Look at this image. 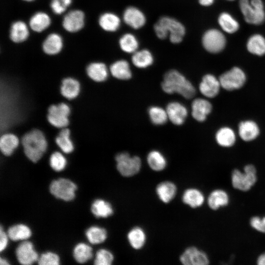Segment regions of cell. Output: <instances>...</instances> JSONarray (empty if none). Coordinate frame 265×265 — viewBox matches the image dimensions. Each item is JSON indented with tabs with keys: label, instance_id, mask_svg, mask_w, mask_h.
<instances>
[{
	"label": "cell",
	"instance_id": "6da1fadb",
	"mask_svg": "<svg viewBox=\"0 0 265 265\" xmlns=\"http://www.w3.org/2000/svg\"><path fill=\"white\" fill-rule=\"evenodd\" d=\"M161 87L167 94L177 93L187 99L192 98L196 94L191 82L176 70H169L165 74Z\"/></svg>",
	"mask_w": 265,
	"mask_h": 265
},
{
	"label": "cell",
	"instance_id": "7a4b0ae2",
	"mask_svg": "<svg viewBox=\"0 0 265 265\" xmlns=\"http://www.w3.org/2000/svg\"><path fill=\"white\" fill-rule=\"evenodd\" d=\"M22 144L25 155L33 162H36L41 158L47 148L45 135L37 129L24 134L22 138Z\"/></svg>",
	"mask_w": 265,
	"mask_h": 265
},
{
	"label": "cell",
	"instance_id": "3957f363",
	"mask_svg": "<svg viewBox=\"0 0 265 265\" xmlns=\"http://www.w3.org/2000/svg\"><path fill=\"white\" fill-rule=\"evenodd\" d=\"M154 31L160 39H165L169 34V39L174 44L182 42L186 29L183 24L177 20L168 16L161 17L155 24Z\"/></svg>",
	"mask_w": 265,
	"mask_h": 265
},
{
	"label": "cell",
	"instance_id": "277c9868",
	"mask_svg": "<svg viewBox=\"0 0 265 265\" xmlns=\"http://www.w3.org/2000/svg\"><path fill=\"white\" fill-rule=\"evenodd\" d=\"M239 5L247 23L260 25L265 21V12L262 0H239Z\"/></svg>",
	"mask_w": 265,
	"mask_h": 265
},
{
	"label": "cell",
	"instance_id": "5b68a950",
	"mask_svg": "<svg viewBox=\"0 0 265 265\" xmlns=\"http://www.w3.org/2000/svg\"><path fill=\"white\" fill-rule=\"evenodd\" d=\"M244 172L235 169L232 173V184L239 190L246 191L255 185L257 181L256 169L252 164H247L244 167Z\"/></svg>",
	"mask_w": 265,
	"mask_h": 265
},
{
	"label": "cell",
	"instance_id": "8992f818",
	"mask_svg": "<svg viewBox=\"0 0 265 265\" xmlns=\"http://www.w3.org/2000/svg\"><path fill=\"white\" fill-rule=\"evenodd\" d=\"M218 78L222 88L228 91L241 88L247 81V76L244 71L237 66L224 72Z\"/></svg>",
	"mask_w": 265,
	"mask_h": 265
},
{
	"label": "cell",
	"instance_id": "52a82bcc",
	"mask_svg": "<svg viewBox=\"0 0 265 265\" xmlns=\"http://www.w3.org/2000/svg\"><path fill=\"white\" fill-rule=\"evenodd\" d=\"M116 168L123 177H130L137 174L141 167V161L137 156L132 157L127 152L118 153L115 156Z\"/></svg>",
	"mask_w": 265,
	"mask_h": 265
},
{
	"label": "cell",
	"instance_id": "ba28073f",
	"mask_svg": "<svg viewBox=\"0 0 265 265\" xmlns=\"http://www.w3.org/2000/svg\"><path fill=\"white\" fill-rule=\"evenodd\" d=\"M49 188L51 194L56 198L69 201L75 197L77 186L69 179L59 178L52 181Z\"/></svg>",
	"mask_w": 265,
	"mask_h": 265
},
{
	"label": "cell",
	"instance_id": "9c48e42d",
	"mask_svg": "<svg viewBox=\"0 0 265 265\" xmlns=\"http://www.w3.org/2000/svg\"><path fill=\"white\" fill-rule=\"evenodd\" d=\"M70 112L69 106L65 103L53 105L48 108L47 119L49 122L56 128H66L69 123L68 117Z\"/></svg>",
	"mask_w": 265,
	"mask_h": 265
},
{
	"label": "cell",
	"instance_id": "30bf717a",
	"mask_svg": "<svg viewBox=\"0 0 265 265\" xmlns=\"http://www.w3.org/2000/svg\"><path fill=\"white\" fill-rule=\"evenodd\" d=\"M202 41L204 48L211 53L221 52L226 45V39L224 34L216 29H211L205 32Z\"/></svg>",
	"mask_w": 265,
	"mask_h": 265
},
{
	"label": "cell",
	"instance_id": "8fae6325",
	"mask_svg": "<svg viewBox=\"0 0 265 265\" xmlns=\"http://www.w3.org/2000/svg\"><path fill=\"white\" fill-rule=\"evenodd\" d=\"M180 261L184 265H207L210 262L206 253L195 246L186 248L181 255Z\"/></svg>",
	"mask_w": 265,
	"mask_h": 265
},
{
	"label": "cell",
	"instance_id": "7c38bea8",
	"mask_svg": "<svg viewBox=\"0 0 265 265\" xmlns=\"http://www.w3.org/2000/svg\"><path fill=\"white\" fill-rule=\"evenodd\" d=\"M219 78L211 74L204 75L199 85L201 93L205 97L212 99L216 97L221 88Z\"/></svg>",
	"mask_w": 265,
	"mask_h": 265
},
{
	"label": "cell",
	"instance_id": "4fadbf2b",
	"mask_svg": "<svg viewBox=\"0 0 265 265\" xmlns=\"http://www.w3.org/2000/svg\"><path fill=\"white\" fill-rule=\"evenodd\" d=\"M15 254L19 263L24 265H31L37 261L39 258L32 243L29 241L20 243L16 249Z\"/></svg>",
	"mask_w": 265,
	"mask_h": 265
},
{
	"label": "cell",
	"instance_id": "5bb4252c",
	"mask_svg": "<svg viewBox=\"0 0 265 265\" xmlns=\"http://www.w3.org/2000/svg\"><path fill=\"white\" fill-rule=\"evenodd\" d=\"M260 132L259 125L253 120H242L238 125V135L245 142H251L255 140L260 135Z\"/></svg>",
	"mask_w": 265,
	"mask_h": 265
},
{
	"label": "cell",
	"instance_id": "9a60e30c",
	"mask_svg": "<svg viewBox=\"0 0 265 265\" xmlns=\"http://www.w3.org/2000/svg\"><path fill=\"white\" fill-rule=\"evenodd\" d=\"M84 14L79 10H72L64 17L62 25L65 30L75 32L80 30L84 26Z\"/></svg>",
	"mask_w": 265,
	"mask_h": 265
},
{
	"label": "cell",
	"instance_id": "2e32d148",
	"mask_svg": "<svg viewBox=\"0 0 265 265\" xmlns=\"http://www.w3.org/2000/svg\"><path fill=\"white\" fill-rule=\"evenodd\" d=\"M191 109V114L193 118L198 122H203L212 112V105L207 99L197 98L192 102Z\"/></svg>",
	"mask_w": 265,
	"mask_h": 265
},
{
	"label": "cell",
	"instance_id": "e0dca14e",
	"mask_svg": "<svg viewBox=\"0 0 265 265\" xmlns=\"http://www.w3.org/2000/svg\"><path fill=\"white\" fill-rule=\"evenodd\" d=\"M166 110L168 119L176 125L183 124L187 116V110L186 106L177 102L169 103Z\"/></svg>",
	"mask_w": 265,
	"mask_h": 265
},
{
	"label": "cell",
	"instance_id": "ac0fdd59",
	"mask_svg": "<svg viewBox=\"0 0 265 265\" xmlns=\"http://www.w3.org/2000/svg\"><path fill=\"white\" fill-rule=\"evenodd\" d=\"M124 22L134 29L142 27L146 23V17L143 13L136 7L127 8L123 13Z\"/></svg>",
	"mask_w": 265,
	"mask_h": 265
},
{
	"label": "cell",
	"instance_id": "d6986e66",
	"mask_svg": "<svg viewBox=\"0 0 265 265\" xmlns=\"http://www.w3.org/2000/svg\"><path fill=\"white\" fill-rule=\"evenodd\" d=\"M216 143L220 147L230 148L233 146L237 140V135L234 130L229 126L219 128L215 134Z\"/></svg>",
	"mask_w": 265,
	"mask_h": 265
},
{
	"label": "cell",
	"instance_id": "ffe728a7",
	"mask_svg": "<svg viewBox=\"0 0 265 265\" xmlns=\"http://www.w3.org/2000/svg\"><path fill=\"white\" fill-rule=\"evenodd\" d=\"M177 191L176 185L170 181H164L159 184L156 188L158 198L164 203L170 202L175 197Z\"/></svg>",
	"mask_w": 265,
	"mask_h": 265
},
{
	"label": "cell",
	"instance_id": "44dd1931",
	"mask_svg": "<svg viewBox=\"0 0 265 265\" xmlns=\"http://www.w3.org/2000/svg\"><path fill=\"white\" fill-rule=\"evenodd\" d=\"M183 202L192 208L201 207L204 203L205 197L203 193L195 188L186 189L182 197Z\"/></svg>",
	"mask_w": 265,
	"mask_h": 265
},
{
	"label": "cell",
	"instance_id": "7402d4cb",
	"mask_svg": "<svg viewBox=\"0 0 265 265\" xmlns=\"http://www.w3.org/2000/svg\"><path fill=\"white\" fill-rule=\"evenodd\" d=\"M128 241L132 247L135 250L143 248L146 241V234L143 228L135 226L127 234Z\"/></svg>",
	"mask_w": 265,
	"mask_h": 265
},
{
	"label": "cell",
	"instance_id": "603a6c76",
	"mask_svg": "<svg viewBox=\"0 0 265 265\" xmlns=\"http://www.w3.org/2000/svg\"><path fill=\"white\" fill-rule=\"evenodd\" d=\"M80 91L79 82L72 78H67L62 81L60 93L66 99L71 100L76 98Z\"/></svg>",
	"mask_w": 265,
	"mask_h": 265
},
{
	"label": "cell",
	"instance_id": "cb8c5ba5",
	"mask_svg": "<svg viewBox=\"0 0 265 265\" xmlns=\"http://www.w3.org/2000/svg\"><path fill=\"white\" fill-rule=\"evenodd\" d=\"M89 77L96 82L106 80L108 77V70L106 65L102 62H93L86 68Z\"/></svg>",
	"mask_w": 265,
	"mask_h": 265
},
{
	"label": "cell",
	"instance_id": "d4e9b609",
	"mask_svg": "<svg viewBox=\"0 0 265 265\" xmlns=\"http://www.w3.org/2000/svg\"><path fill=\"white\" fill-rule=\"evenodd\" d=\"M229 202L227 193L222 189H215L211 192L208 198L209 207L213 210L227 206Z\"/></svg>",
	"mask_w": 265,
	"mask_h": 265
},
{
	"label": "cell",
	"instance_id": "484cf974",
	"mask_svg": "<svg viewBox=\"0 0 265 265\" xmlns=\"http://www.w3.org/2000/svg\"><path fill=\"white\" fill-rule=\"evenodd\" d=\"M42 47L44 52L46 54H56L59 53L62 48V39L59 34L52 33L44 40Z\"/></svg>",
	"mask_w": 265,
	"mask_h": 265
},
{
	"label": "cell",
	"instance_id": "4316f807",
	"mask_svg": "<svg viewBox=\"0 0 265 265\" xmlns=\"http://www.w3.org/2000/svg\"><path fill=\"white\" fill-rule=\"evenodd\" d=\"M110 71L114 78L121 80H129L132 76L129 64L125 60L114 62L110 66Z\"/></svg>",
	"mask_w": 265,
	"mask_h": 265
},
{
	"label": "cell",
	"instance_id": "83f0119b",
	"mask_svg": "<svg viewBox=\"0 0 265 265\" xmlns=\"http://www.w3.org/2000/svg\"><path fill=\"white\" fill-rule=\"evenodd\" d=\"M91 211L97 218H107L113 214V209L111 204L101 199H96L93 202Z\"/></svg>",
	"mask_w": 265,
	"mask_h": 265
},
{
	"label": "cell",
	"instance_id": "f1b7e54d",
	"mask_svg": "<svg viewBox=\"0 0 265 265\" xmlns=\"http://www.w3.org/2000/svg\"><path fill=\"white\" fill-rule=\"evenodd\" d=\"M19 144L18 137L12 133H5L0 139V149L5 156H10L17 148Z\"/></svg>",
	"mask_w": 265,
	"mask_h": 265
},
{
	"label": "cell",
	"instance_id": "f546056e",
	"mask_svg": "<svg viewBox=\"0 0 265 265\" xmlns=\"http://www.w3.org/2000/svg\"><path fill=\"white\" fill-rule=\"evenodd\" d=\"M29 31L26 25L22 21L14 22L10 30V38L15 43L25 41L28 37Z\"/></svg>",
	"mask_w": 265,
	"mask_h": 265
},
{
	"label": "cell",
	"instance_id": "4dcf8cb0",
	"mask_svg": "<svg viewBox=\"0 0 265 265\" xmlns=\"http://www.w3.org/2000/svg\"><path fill=\"white\" fill-rule=\"evenodd\" d=\"M247 49L252 54L262 56L265 54V38L261 34H255L248 39Z\"/></svg>",
	"mask_w": 265,
	"mask_h": 265
},
{
	"label": "cell",
	"instance_id": "1f68e13d",
	"mask_svg": "<svg viewBox=\"0 0 265 265\" xmlns=\"http://www.w3.org/2000/svg\"><path fill=\"white\" fill-rule=\"evenodd\" d=\"M120 19L112 13H105L99 19L100 26L105 30L113 32L117 30L120 26Z\"/></svg>",
	"mask_w": 265,
	"mask_h": 265
},
{
	"label": "cell",
	"instance_id": "d6a6232c",
	"mask_svg": "<svg viewBox=\"0 0 265 265\" xmlns=\"http://www.w3.org/2000/svg\"><path fill=\"white\" fill-rule=\"evenodd\" d=\"M154 58L151 53L147 50L134 52L132 57L133 64L139 68H145L151 65Z\"/></svg>",
	"mask_w": 265,
	"mask_h": 265
},
{
	"label": "cell",
	"instance_id": "836d02e7",
	"mask_svg": "<svg viewBox=\"0 0 265 265\" xmlns=\"http://www.w3.org/2000/svg\"><path fill=\"white\" fill-rule=\"evenodd\" d=\"M51 24L49 15L44 12L35 13L30 19L29 26L34 31L40 32L46 29Z\"/></svg>",
	"mask_w": 265,
	"mask_h": 265
},
{
	"label": "cell",
	"instance_id": "e575fe53",
	"mask_svg": "<svg viewBox=\"0 0 265 265\" xmlns=\"http://www.w3.org/2000/svg\"><path fill=\"white\" fill-rule=\"evenodd\" d=\"M147 161L149 167L155 171H161L164 170L167 165L165 158L157 150H153L149 153Z\"/></svg>",
	"mask_w": 265,
	"mask_h": 265
},
{
	"label": "cell",
	"instance_id": "d590c367",
	"mask_svg": "<svg viewBox=\"0 0 265 265\" xmlns=\"http://www.w3.org/2000/svg\"><path fill=\"white\" fill-rule=\"evenodd\" d=\"M55 142L61 150L66 153H71L74 148L70 138V131L68 128H62L55 138Z\"/></svg>",
	"mask_w": 265,
	"mask_h": 265
},
{
	"label": "cell",
	"instance_id": "8d00e7d4",
	"mask_svg": "<svg viewBox=\"0 0 265 265\" xmlns=\"http://www.w3.org/2000/svg\"><path fill=\"white\" fill-rule=\"evenodd\" d=\"M7 234L10 239L17 241L28 238L31 236V232L26 225L19 224L9 227Z\"/></svg>",
	"mask_w": 265,
	"mask_h": 265
},
{
	"label": "cell",
	"instance_id": "74e56055",
	"mask_svg": "<svg viewBox=\"0 0 265 265\" xmlns=\"http://www.w3.org/2000/svg\"><path fill=\"white\" fill-rule=\"evenodd\" d=\"M218 22L221 28L226 32L233 33L239 28L238 21L229 13L223 12L218 18Z\"/></svg>",
	"mask_w": 265,
	"mask_h": 265
},
{
	"label": "cell",
	"instance_id": "f35d334b",
	"mask_svg": "<svg viewBox=\"0 0 265 265\" xmlns=\"http://www.w3.org/2000/svg\"><path fill=\"white\" fill-rule=\"evenodd\" d=\"M92 249L88 245L80 243L76 245L73 250V256L79 263L83 264L92 257Z\"/></svg>",
	"mask_w": 265,
	"mask_h": 265
},
{
	"label": "cell",
	"instance_id": "ab89813d",
	"mask_svg": "<svg viewBox=\"0 0 265 265\" xmlns=\"http://www.w3.org/2000/svg\"><path fill=\"white\" fill-rule=\"evenodd\" d=\"M86 238L92 244H96L103 242L107 238V232L105 229L91 226L85 232Z\"/></svg>",
	"mask_w": 265,
	"mask_h": 265
},
{
	"label": "cell",
	"instance_id": "60d3db41",
	"mask_svg": "<svg viewBox=\"0 0 265 265\" xmlns=\"http://www.w3.org/2000/svg\"><path fill=\"white\" fill-rule=\"evenodd\" d=\"M119 46L122 51L127 53H134L138 47V42L132 34L126 33L119 40Z\"/></svg>",
	"mask_w": 265,
	"mask_h": 265
},
{
	"label": "cell",
	"instance_id": "b9f144b4",
	"mask_svg": "<svg viewBox=\"0 0 265 265\" xmlns=\"http://www.w3.org/2000/svg\"><path fill=\"white\" fill-rule=\"evenodd\" d=\"M148 113L151 122L157 125L165 124L168 118L166 110L158 106L150 107Z\"/></svg>",
	"mask_w": 265,
	"mask_h": 265
},
{
	"label": "cell",
	"instance_id": "7bdbcfd3",
	"mask_svg": "<svg viewBox=\"0 0 265 265\" xmlns=\"http://www.w3.org/2000/svg\"><path fill=\"white\" fill-rule=\"evenodd\" d=\"M114 261V256L109 250L101 249L96 254L94 264L96 265H110Z\"/></svg>",
	"mask_w": 265,
	"mask_h": 265
},
{
	"label": "cell",
	"instance_id": "ee69618b",
	"mask_svg": "<svg viewBox=\"0 0 265 265\" xmlns=\"http://www.w3.org/2000/svg\"><path fill=\"white\" fill-rule=\"evenodd\" d=\"M67 161L64 156L59 152L53 153L50 158V164L53 170L60 171L63 170Z\"/></svg>",
	"mask_w": 265,
	"mask_h": 265
},
{
	"label": "cell",
	"instance_id": "f6af8a7d",
	"mask_svg": "<svg viewBox=\"0 0 265 265\" xmlns=\"http://www.w3.org/2000/svg\"><path fill=\"white\" fill-rule=\"evenodd\" d=\"M37 263L40 265H58L59 264V258L55 253L47 252L40 255Z\"/></svg>",
	"mask_w": 265,
	"mask_h": 265
},
{
	"label": "cell",
	"instance_id": "bcb514c9",
	"mask_svg": "<svg viewBox=\"0 0 265 265\" xmlns=\"http://www.w3.org/2000/svg\"><path fill=\"white\" fill-rule=\"evenodd\" d=\"M72 2V0H52L51 7L56 14L63 13Z\"/></svg>",
	"mask_w": 265,
	"mask_h": 265
},
{
	"label": "cell",
	"instance_id": "7dc6e473",
	"mask_svg": "<svg viewBox=\"0 0 265 265\" xmlns=\"http://www.w3.org/2000/svg\"><path fill=\"white\" fill-rule=\"evenodd\" d=\"M250 223L251 227L261 233H265V227L262 218L254 216L251 218Z\"/></svg>",
	"mask_w": 265,
	"mask_h": 265
},
{
	"label": "cell",
	"instance_id": "c3c4849f",
	"mask_svg": "<svg viewBox=\"0 0 265 265\" xmlns=\"http://www.w3.org/2000/svg\"><path fill=\"white\" fill-rule=\"evenodd\" d=\"M8 235L2 230V226L0 227V251H3L6 247L8 243Z\"/></svg>",
	"mask_w": 265,
	"mask_h": 265
},
{
	"label": "cell",
	"instance_id": "681fc988",
	"mask_svg": "<svg viewBox=\"0 0 265 265\" xmlns=\"http://www.w3.org/2000/svg\"><path fill=\"white\" fill-rule=\"evenodd\" d=\"M257 263L259 265H265V253L259 256L257 260Z\"/></svg>",
	"mask_w": 265,
	"mask_h": 265
},
{
	"label": "cell",
	"instance_id": "f907efd6",
	"mask_svg": "<svg viewBox=\"0 0 265 265\" xmlns=\"http://www.w3.org/2000/svg\"><path fill=\"white\" fill-rule=\"evenodd\" d=\"M198 1L201 5L207 6L212 5L214 0H198Z\"/></svg>",
	"mask_w": 265,
	"mask_h": 265
},
{
	"label": "cell",
	"instance_id": "816d5d0a",
	"mask_svg": "<svg viewBox=\"0 0 265 265\" xmlns=\"http://www.w3.org/2000/svg\"><path fill=\"white\" fill-rule=\"evenodd\" d=\"M8 262L2 257L0 258V265H9Z\"/></svg>",
	"mask_w": 265,
	"mask_h": 265
},
{
	"label": "cell",
	"instance_id": "f5cc1de1",
	"mask_svg": "<svg viewBox=\"0 0 265 265\" xmlns=\"http://www.w3.org/2000/svg\"><path fill=\"white\" fill-rule=\"evenodd\" d=\"M262 218V220H263V224H264V225L265 227V217H264Z\"/></svg>",
	"mask_w": 265,
	"mask_h": 265
},
{
	"label": "cell",
	"instance_id": "db71d44e",
	"mask_svg": "<svg viewBox=\"0 0 265 265\" xmlns=\"http://www.w3.org/2000/svg\"><path fill=\"white\" fill-rule=\"evenodd\" d=\"M25 0V1H33L34 0Z\"/></svg>",
	"mask_w": 265,
	"mask_h": 265
},
{
	"label": "cell",
	"instance_id": "11a10c76",
	"mask_svg": "<svg viewBox=\"0 0 265 265\" xmlns=\"http://www.w3.org/2000/svg\"></svg>",
	"mask_w": 265,
	"mask_h": 265
}]
</instances>
